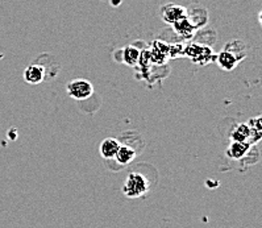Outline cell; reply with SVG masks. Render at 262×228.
I'll return each mask as SVG.
<instances>
[{"label": "cell", "mask_w": 262, "mask_h": 228, "mask_svg": "<svg viewBox=\"0 0 262 228\" xmlns=\"http://www.w3.org/2000/svg\"><path fill=\"white\" fill-rule=\"evenodd\" d=\"M150 190V182L144 174L139 172H130L124 181L121 191L126 198L136 199L146 195Z\"/></svg>", "instance_id": "cell-1"}, {"label": "cell", "mask_w": 262, "mask_h": 228, "mask_svg": "<svg viewBox=\"0 0 262 228\" xmlns=\"http://www.w3.org/2000/svg\"><path fill=\"white\" fill-rule=\"evenodd\" d=\"M66 91L69 96L75 100H86L90 96H93L94 87L89 79L79 78V79L70 80L66 86Z\"/></svg>", "instance_id": "cell-2"}, {"label": "cell", "mask_w": 262, "mask_h": 228, "mask_svg": "<svg viewBox=\"0 0 262 228\" xmlns=\"http://www.w3.org/2000/svg\"><path fill=\"white\" fill-rule=\"evenodd\" d=\"M252 149V145L249 142H236V141H231L229 147L227 148V157L231 158L233 161H243L244 158L247 157L248 153Z\"/></svg>", "instance_id": "cell-3"}, {"label": "cell", "mask_w": 262, "mask_h": 228, "mask_svg": "<svg viewBox=\"0 0 262 228\" xmlns=\"http://www.w3.org/2000/svg\"><path fill=\"white\" fill-rule=\"evenodd\" d=\"M45 79V68L38 64H32L24 70V80L29 85H38Z\"/></svg>", "instance_id": "cell-4"}, {"label": "cell", "mask_w": 262, "mask_h": 228, "mask_svg": "<svg viewBox=\"0 0 262 228\" xmlns=\"http://www.w3.org/2000/svg\"><path fill=\"white\" fill-rule=\"evenodd\" d=\"M120 148V141L114 137H107V139L103 140L100 142V147H99V152H100V156L105 160H111L115 158V154L117 153Z\"/></svg>", "instance_id": "cell-5"}, {"label": "cell", "mask_w": 262, "mask_h": 228, "mask_svg": "<svg viewBox=\"0 0 262 228\" xmlns=\"http://www.w3.org/2000/svg\"><path fill=\"white\" fill-rule=\"evenodd\" d=\"M216 61H217V65H219L223 70L231 71L238 65L240 58H238L233 52L225 49L220 53L219 56H217V59H216Z\"/></svg>", "instance_id": "cell-6"}, {"label": "cell", "mask_w": 262, "mask_h": 228, "mask_svg": "<svg viewBox=\"0 0 262 228\" xmlns=\"http://www.w3.org/2000/svg\"><path fill=\"white\" fill-rule=\"evenodd\" d=\"M186 17V10L181 6H169L162 12V19L167 24H176Z\"/></svg>", "instance_id": "cell-7"}, {"label": "cell", "mask_w": 262, "mask_h": 228, "mask_svg": "<svg viewBox=\"0 0 262 228\" xmlns=\"http://www.w3.org/2000/svg\"><path fill=\"white\" fill-rule=\"evenodd\" d=\"M137 156L136 149H133L132 147L125 144H120V148L117 151V153L115 154V160L120 165H129Z\"/></svg>", "instance_id": "cell-8"}, {"label": "cell", "mask_w": 262, "mask_h": 228, "mask_svg": "<svg viewBox=\"0 0 262 228\" xmlns=\"http://www.w3.org/2000/svg\"><path fill=\"white\" fill-rule=\"evenodd\" d=\"M231 141L249 142L250 141L249 126L245 123H241V124H237V126H234V128L232 130V132H231Z\"/></svg>", "instance_id": "cell-9"}, {"label": "cell", "mask_w": 262, "mask_h": 228, "mask_svg": "<svg viewBox=\"0 0 262 228\" xmlns=\"http://www.w3.org/2000/svg\"><path fill=\"white\" fill-rule=\"evenodd\" d=\"M250 128V145H256L262 137V119L261 116H256L248 121Z\"/></svg>", "instance_id": "cell-10"}, {"label": "cell", "mask_w": 262, "mask_h": 228, "mask_svg": "<svg viewBox=\"0 0 262 228\" xmlns=\"http://www.w3.org/2000/svg\"><path fill=\"white\" fill-rule=\"evenodd\" d=\"M123 59L126 65L135 66L140 59V50L135 47H126L123 50Z\"/></svg>", "instance_id": "cell-11"}, {"label": "cell", "mask_w": 262, "mask_h": 228, "mask_svg": "<svg viewBox=\"0 0 262 228\" xmlns=\"http://www.w3.org/2000/svg\"><path fill=\"white\" fill-rule=\"evenodd\" d=\"M174 25V28H176V32L178 34H181V36H183V37H188V36H191L192 32H194V27H192L191 24H190V22H188L187 19H182L179 20V22H177Z\"/></svg>", "instance_id": "cell-12"}]
</instances>
